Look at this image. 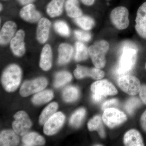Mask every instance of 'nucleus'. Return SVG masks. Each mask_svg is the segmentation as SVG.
<instances>
[{
	"mask_svg": "<svg viewBox=\"0 0 146 146\" xmlns=\"http://www.w3.org/2000/svg\"><path fill=\"white\" fill-rule=\"evenodd\" d=\"M136 47L131 43L124 47L119 60V65L117 69L118 74H125L134 67L137 58Z\"/></svg>",
	"mask_w": 146,
	"mask_h": 146,
	"instance_id": "obj_1",
	"label": "nucleus"
},
{
	"mask_svg": "<svg viewBox=\"0 0 146 146\" xmlns=\"http://www.w3.org/2000/svg\"><path fill=\"white\" fill-rule=\"evenodd\" d=\"M22 71L18 65L12 64L8 66L3 73L2 84L6 91L14 92L21 83Z\"/></svg>",
	"mask_w": 146,
	"mask_h": 146,
	"instance_id": "obj_2",
	"label": "nucleus"
},
{
	"mask_svg": "<svg viewBox=\"0 0 146 146\" xmlns=\"http://www.w3.org/2000/svg\"><path fill=\"white\" fill-rule=\"evenodd\" d=\"M109 47V43L104 40L98 41L89 47V54L96 68L100 69L104 68L106 63V54Z\"/></svg>",
	"mask_w": 146,
	"mask_h": 146,
	"instance_id": "obj_3",
	"label": "nucleus"
},
{
	"mask_svg": "<svg viewBox=\"0 0 146 146\" xmlns=\"http://www.w3.org/2000/svg\"><path fill=\"white\" fill-rule=\"evenodd\" d=\"M117 81L120 88L129 95L135 96L140 92L141 82L136 77L129 75H122L118 78Z\"/></svg>",
	"mask_w": 146,
	"mask_h": 146,
	"instance_id": "obj_4",
	"label": "nucleus"
},
{
	"mask_svg": "<svg viewBox=\"0 0 146 146\" xmlns=\"http://www.w3.org/2000/svg\"><path fill=\"white\" fill-rule=\"evenodd\" d=\"M110 17L113 25L118 29H125L129 25V11L125 7H115L111 11Z\"/></svg>",
	"mask_w": 146,
	"mask_h": 146,
	"instance_id": "obj_5",
	"label": "nucleus"
},
{
	"mask_svg": "<svg viewBox=\"0 0 146 146\" xmlns=\"http://www.w3.org/2000/svg\"><path fill=\"white\" fill-rule=\"evenodd\" d=\"M15 119L12 123L13 130L18 135L24 136L27 133L32 123L26 112L19 111L14 115Z\"/></svg>",
	"mask_w": 146,
	"mask_h": 146,
	"instance_id": "obj_6",
	"label": "nucleus"
},
{
	"mask_svg": "<svg viewBox=\"0 0 146 146\" xmlns=\"http://www.w3.org/2000/svg\"><path fill=\"white\" fill-rule=\"evenodd\" d=\"M104 123L110 128H114L123 123L127 119L126 115L115 108H108L104 110L102 115Z\"/></svg>",
	"mask_w": 146,
	"mask_h": 146,
	"instance_id": "obj_7",
	"label": "nucleus"
},
{
	"mask_svg": "<svg viewBox=\"0 0 146 146\" xmlns=\"http://www.w3.org/2000/svg\"><path fill=\"white\" fill-rule=\"evenodd\" d=\"M47 84L48 81L44 77L25 82L20 89V95L23 97L29 96L31 94L42 91L46 88Z\"/></svg>",
	"mask_w": 146,
	"mask_h": 146,
	"instance_id": "obj_8",
	"label": "nucleus"
},
{
	"mask_svg": "<svg viewBox=\"0 0 146 146\" xmlns=\"http://www.w3.org/2000/svg\"><path fill=\"white\" fill-rule=\"evenodd\" d=\"M65 120V116L62 112H56L44 124V133L48 136L55 134L62 127Z\"/></svg>",
	"mask_w": 146,
	"mask_h": 146,
	"instance_id": "obj_9",
	"label": "nucleus"
},
{
	"mask_svg": "<svg viewBox=\"0 0 146 146\" xmlns=\"http://www.w3.org/2000/svg\"><path fill=\"white\" fill-rule=\"evenodd\" d=\"M91 89L92 94L100 95L103 97L114 96L118 91L115 86L107 80H99L91 85Z\"/></svg>",
	"mask_w": 146,
	"mask_h": 146,
	"instance_id": "obj_10",
	"label": "nucleus"
},
{
	"mask_svg": "<svg viewBox=\"0 0 146 146\" xmlns=\"http://www.w3.org/2000/svg\"><path fill=\"white\" fill-rule=\"evenodd\" d=\"M76 78L81 79L86 77H91L96 80L102 78L105 75L104 71L97 68H88L80 65H77L74 72Z\"/></svg>",
	"mask_w": 146,
	"mask_h": 146,
	"instance_id": "obj_11",
	"label": "nucleus"
},
{
	"mask_svg": "<svg viewBox=\"0 0 146 146\" xmlns=\"http://www.w3.org/2000/svg\"><path fill=\"white\" fill-rule=\"evenodd\" d=\"M135 21L137 33L142 38L146 39V1L138 8Z\"/></svg>",
	"mask_w": 146,
	"mask_h": 146,
	"instance_id": "obj_12",
	"label": "nucleus"
},
{
	"mask_svg": "<svg viewBox=\"0 0 146 146\" xmlns=\"http://www.w3.org/2000/svg\"><path fill=\"white\" fill-rule=\"evenodd\" d=\"M25 33L23 30H19L11 41V48L13 54L17 56H21L25 54Z\"/></svg>",
	"mask_w": 146,
	"mask_h": 146,
	"instance_id": "obj_13",
	"label": "nucleus"
},
{
	"mask_svg": "<svg viewBox=\"0 0 146 146\" xmlns=\"http://www.w3.org/2000/svg\"><path fill=\"white\" fill-rule=\"evenodd\" d=\"M20 15L22 19L30 23H36L41 18L40 13L36 10L34 5L32 3L24 6L21 9Z\"/></svg>",
	"mask_w": 146,
	"mask_h": 146,
	"instance_id": "obj_14",
	"label": "nucleus"
},
{
	"mask_svg": "<svg viewBox=\"0 0 146 146\" xmlns=\"http://www.w3.org/2000/svg\"><path fill=\"white\" fill-rule=\"evenodd\" d=\"M50 25V22L47 18H42L39 21L36 30V38L40 44H44L48 40Z\"/></svg>",
	"mask_w": 146,
	"mask_h": 146,
	"instance_id": "obj_15",
	"label": "nucleus"
},
{
	"mask_svg": "<svg viewBox=\"0 0 146 146\" xmlns=\"http://www.w3.org/2000/svg\"><path fill=\"white\" fill-rule=\"evenodd\" d=\"M17 26L13 21L6 22L1 30L0 43L1 45L7 44L11 40L15 32Z\"/></svg>",
	"mask_w": 146,
	"mask_h": 146,
	"instance_id": "obj_16",
	"label": "nucleus"
},
{
	"mask_svg": "<svg viewBox=\"0 0 146 146\" xmlns=\"http://www.w3.org/2000/svg\"><path fill=\"white\" fill-rule=\"evenodd\" d=\"M18 134L14 130H5L1 132L0 145L1 146H17L20 143Z\"/></svg>",
	"mask_w": 146,
	"mask_h": 146,
	"instance_id": "obj_17",
	"label": "nucleus"
},
{
	"mask_svg": "<svg viewBox=\"0 0 146 146\" xmlns=\"http://www.w3.org/2000/svg\"><path fill=\"white\" fill-rule=\"evenodd\" d=\"M124 143L127 146H143V139L139 131L131 129L127 131L124 136Z\"/></svg>",
	"mask_w": 146,
	"mask_h": 146,
	"instance_id": "obj_18",
	"label": "nucleus"
},
{
	"mask_svg": "<svg viewBox=\"0 0 146 146\" xmlns=\"http://www.w3.org/2000/svg\"><path fill=\"white\" fill-rule=\"evenodd\" d=\"M40 68L43 70H49L52 65V51L50 46L49 44L45 45L41 53L40 60Z\"/></svg>",
	"mask_w": 146,
	"mask_h": 146,
	"instance_id": "obj_19",
	"label": "nucleus"
},
{
	"mask_svg": "<svg viewBox=\"0 0 146 146\" xmlns=\"http://www.w3.org/2000/svg\"><path fill=\"white\" fill-rule=\"evenodd\" d=\"M58 63L63 65L69 62L72 56L74 50L73 47L68 44H62L58 47Z\"/></svg>",
	"mask_w": 146,
	"mask_h": 146,
	"instance_id": "obj_20",
	"label": "nucleus"
},
{
	"mask_svg": "<svg viewBox=\"0 0 146 146\" xmlns=\"http://www.w3.org/2000/svg\"><path fill=\"white\" fill-rule=\"evenodd\" d=\"M24 145L27 146H42L44 145V137L36 132H30L24 135L22 138Z\"/></svg>",
	"mask_w": 146,
	"mask_h": 146,
	"instance_id": "obj_21",
	"label": "nucleus"
},
{
	"mask_svg": "<svg viewBox=\"0 0 146 146\" xmlns=\"http://www.w3.org/2000/svg\"><path fill=\"white\" fill-rule=\"evenodd\" d=\"M65 0H51L47 7L48 15L52 17H57L63 12V6Z\"/></svg>",
	"mask_w": 146,
	"mask_h": 146,
	"instance_id": "obj_22",
	"label": "nucleus"
},
{
	"mask_svg": "<svg viewBox=\"0 0 146 146\" xmlns=\"http://www.w3.org/2000/svg\"><path fill=\"white\" fill-rule=\"evenodd\" d=\"M65 9L68 16L77 18L82 16V11L79 6L78 0H67L65 4Z\"/></svg>",
	"mask_w": 146,
	"mask_h": 146,
	"instance_id": "obj_23",
	"label": "nucleus"
},
{
	"mask_svg": "<svg viewBox=\"0 0 146 146\" xmlns=\"http://www.w3.org/2000/svg\"><path fill=\"white\" fill-rule=\"evenodd\" d=\"M88 127L90 131H97L101 138H104L105 137V133L102 118L99 115L95 116L89 121L88 123Z\"/></svg>",
	"mask_w": 146,
	"mask_h": 146,
	"instance_id": "obj_24",
	"label": "nucleus"
},
{
	"mask_svg": "<svg viewBox=\"0 0 146 146\" xmlns=\"http://www.w3.org/2000/svg\"><path fill=\"white\" fill-rule=\"evenodd\" d=\"M54 97L53 93L50 90L40 91L33 97L32 102L35 105H41L51 100Z\"/></svg>",
	"mask_w": 146,
	"mask_h": 146,
	"instance_id": "obj_25",
	"label": "nucleus"
},
{
	"mask_svg": "<svg viewBox=\"0 0 146 146\" xmlns=\"http://www.w3.org/2000/svg\"><path fill=\"white\" fill-rule=\"evenodd\" d=\"M58 108V105L56 102H52L50 104L43 110L39 118V123L40 125H43L56 113Z\"/></svg>",
	"mask_w": 146,
	"mask_h": 146,
	"instance_id": "obj_26",
	"label": "nucleus"
},
{
	"mask_svg": "<svg viewBox=\"0 0 146 146\" xmlns=\"http://www.w3.org/2000/svg\"><path fill=\"white\" fill-rule=\"evenodd\" d=\"M72 79L70 73L66 71L59 72L56 75L54 85L56 88H59L70 82Z\"/></svg>",
	"mask_w": 146,
	"mask_h": 146,
	"instance_id": "obj_27",
	"label": "nucleus"
},
{
	"mask_svg": "<svg viewBox=\"0 0 146 146\" xmlns=\"http://www.w3.org/2000/svg\"><path fill=\"white\" fill-rule=\"evenodd\" d=\"M78 96V89L75 86H68L63 91V100L67 102H72L75 101L77 99Z\"/></svg>",
	"mask_w": 146,
	"mask_h": 146,
	"instance_id": "obj_28",
	"label": "nucleus"
},
{
	"mask_svg": "<svg viewBox=\"0 0 146 146\" xmlns=\"http://www.w3.org/2000/svg\"><path fill=\"white\" fill-rule=\"evenodd\" d=\"M76 52L75 59L77 61L86 60L89 54V49L81 42H77L75 44Z\"/></svg>",
	"mask_w": 146,
	"mask_h": 146,
	"instance_id": "obj_29",
	"label": "nucleus"
},
{
	"mask_svg": "<svg viewBox=\"0 0 146 146\" xmlns=\"http://www.w3.org/2000/svg\"><path fill=\"white\" fill-rule=\"evenodd\" d=\"M86 114V110L84 108H80L76 111L71 116L70 120L71 125L78 127L81 125Z\"/></svg>",
	"mask_w": 146,
	"mask_h": 146,
	"instance_id": "obj_30",
	"label": "nucleus"
},
{
	"mask_svg": "<svg viewBox=\"0 0 146 146\" xmlns=\"http://www.w3.org/2000/svg\"><path fill=\"white\" fill-rule=\"evenodd\" d=\"M75 21L79 26L85 31L90 30L95 25L93 18L86 16H81L76 18Z\"/></svg>",
	"mask_w": 146,
	"mask_h": 146,
	"instance_id": "obj_31",
	"label": "nucleus"
},
{
	"mask_svg": "<svg viewBox=\"0 0 146 146\" xmlns=\"http://www.w3.org/2000/svg\"><path fill=\"white\" fill-rule=\"evenodd\" d=\"M54 28L56 31L62 36H68L70 35V29L65 22L62 21L56 22L54 25Z\"/></svg>",
	"mask_w": 146,
	"mask_h": 146,
	"instance_id": "obj_32",
	"label": "nucleus"
},
{
	"mask_svg": "<svg viewBox=\"0 0 146 146\" xmlns=\"http://www.w3.org/2000/svg\"><path fill=\"white\" fill-rule=\"evenodd\" d=\"M141 105V101L135 97L131 98L126 102L125 104L126 110L129 114L132 115L135 110Z\"/></svg>",
	"mask_w": 146,
	"mask_h": 146,
	"instance_id": "obj_33",
	"label": "nucleus"
},
{
	"mask_svg": "<svg viewBox=\"0 0 146 146\" xmlns=\"http://www.w3.org/2000/svg\"><path fill=\"white\" fill-rule=\"evenodd\" d=\"M75 35L79 40L84 42H88L91 39V34L86 32L76 30L74 31Z\"/></svg>",
	"mask_w": 146,
	"mask_h": 146,
	"instance_id": "obj_34",
	"label": "nucleus"
},
{
	"mask_svg": "<svg viewBox=\"0 0 146 146\" xmlns=\"http://www.w3.org/2000/svg\"><path fill=\"white\" fill-rule=\"evenodd\" d=\"M119 105V101L116 99H113L105 102L102 106V109L104 110L108 108H114Z\"/></svg>",
	"mask_w": 146,
	"mask_h": 146,
	"instance_id": "obj_35",
	"label": "nucleus"
},
{
	"mask_svg": "<svg viewBox=\"0 0 146 146\" xmlns=\"http://www.w3.org/2000/svg\"><path fill=\"white\" fill-rule=\"evenodd\" d=\"M139 95L142 101L144 104L146 105V85L144 84L141 86Z\"/></svg>",
	"mask_w": 146,
	"mask_h": 146,
	"instance_id": "obj_36",
	"label": "nucleus"
},
{
	"mask_svg": "<svg viewBox=\"0 0 146 146\" xmlns=\"http://www.w3.org/2000/svg\"><path fill=\"white\" fill-rule=\"evenodd\" d=\"M140 121L142 128L145 131H146V110L142 114Z\"/></svg>",
	"mask_w": 146,
	"mask_h": 146,
	"instance_id": "obj_37",
	"label": "nucleus"
},
{
	"mask_svg": "<svg viewBox=\"0 0 146 146\" xmlns=\"http://www.w3.org/2000/svg\"><path fill=\"white\" fill-rule=\"evenodd\" d=\"M104 97L100 95H97V94H92V98L93 100L96 102H99L103 99Z\"/></svg>",
	"mask_w": 146,
	"mask_h": 146,
	"instance_id": "obj_38",
	"label": "nucleus"
},
{
	"mask_svg": "<svg viewBox=\"0 0 146 146\" xmlns=\"http://www.w3.org/2000/svg\"><path fill=\"white\" fill-rule=\"evenodd\" d=\"M82 2L84 5L91 6L93 5L96 0H81Z\"/></svg>",
	"mask_w": 146,
	"mask_h": 146,
	"instance_id": "obj_39",
	"label": "nucleus"
},
{
	"mask_svg": "<svg viewBox=\"0 0 146 146\" xmlns=\"http://www.w3.org/2000/svg\"><path fill=\"white\" fill-rule=\"evenodd\" d=\"M18 1L21 4L23 5H27L31 3L35 0H18Z\"/></svg>",
	"mask_w": 146,
	"mask_h": 146,
	"instance_id": "obj_40",
	"label": "nucleus"
},
{
	"mask_svg": "<svg viewBox=\"0 0 146 146\" xmlns=\"http://www.w3.org/2000/svg\"><path fill=\"white\" fill-rule=\"evenodd\" d=\"M2 9V6L1 4V10Z\"/></svg>",
	"mask_w": 146,
	"mask_h": 146,
	"instance_id": "obj_41",
	"label": "nucleus"
},
{
	"mask_svg": "<svg viewBox=\"0 0 146 146\" xmlns=\"http://www.w3.org/2000/svg\"><path fill=\"white\" fill-rule=\"evenodd\" d=\"M145 69H146V63H145Z\"/></svg>",
	"mask_w": 146,
	"mask_h": 146,
	"instance_id": "obj_42",
	"label": "nucleus"
},
{
	"mask_svg": "<svg viewBox=\"0 0 146 146\" xmlns=\"http://www.w3.org/2000/svg\"><path fill=\"white\" fill-rule=\"evenodd\" d=\"M106 1H111V0H106Z\"/></svg>",
	"mask_w": 146,
	"mask_h": 146,
	"instance_id": "obj_43",
	"label": "nucleus"
}]
</instances>
